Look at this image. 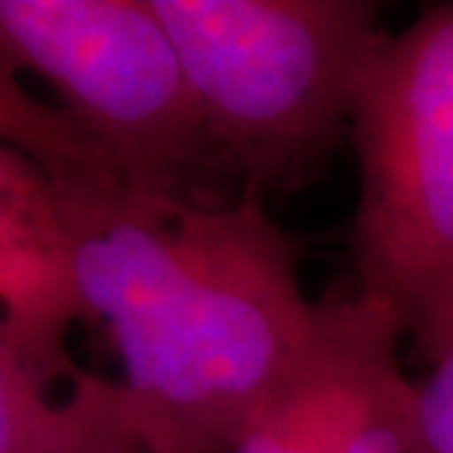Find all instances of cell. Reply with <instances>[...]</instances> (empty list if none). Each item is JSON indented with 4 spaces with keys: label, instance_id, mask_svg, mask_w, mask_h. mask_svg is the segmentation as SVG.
Segmentation results:
<instances>
[{
    "label": "cell",
    "instance_id": "cell-1",
    "mask_svg": "<svg viewBox=\"0 0 453 453\" xmlns=\"http://www.w3.org/2000/svg\"><path fill=\"white\" fill-rule=\"evenodd\" d=\"M86 321L110 327L148 453H233L319 324L259 197L192 203L121 177L53 180Z\"/></svg>",
    "mask_w": 453,
    "mask_h": 453
},
{
    "label": "cell",
    "instance_id": "cell-2",
    "mask_svg": "<svg viewBox=\"0 0 453 453\" xmlns=\"http://www.w3.org/2000/svg\"><path fill=\"white\" fill-rule=\"evenodd\" d=\"M242 195L303 188L350 130L380 35L368 0H148Z\"/></svg>",
    "mask_w": 453,
    "mask_h": 453
},
{
    "label": "cell",
    "instance_id": "cell-3",
    "mask_svg": "<svg viewBox=\"0 0 453 453\" xmlns=\"http://www.w3.org/2000/svg\"><path fill=\"white\" fill-rule=\"evenodd\" d=\"M357 295L383 303L424 362L453 342V0L371 44L350 106Z\"/></svg>",
    "mask_w": 453,
    "mask_h": 453
},
{
    "label": "cell",
    "instance_id": "cell-4",
    "mask_svg": "<svg viewBox=\"0 0 453 453\" xmlns=\"http://www.w3.org/2000/svg\"><path fill=\"white\" fill-rule=\"evenodd\" d=\"M0 57L48 80L135 192L224 203L219 180L233 174L148 0H0Z\"/></svg>",
    "mask_w": 453,
    "mask_h": 453
},
{
    "label": "cell",
    "instance_id": "cell-5",
    "mask_svg": "<svg viewBox=\"0 0 453 453\" xmlns=\"http://www.w3.org/2000/svg\"><path fill=\"white\" fill-rule=\"evenodd\" d=\"M392 310L353 292L319 303L303 359L233 453H415V383Z\"/></svg>",
    "mask_w": 453,
    "mask_h": 453
},
{
    "label": "cell",
    "instance_id": "cell-6",
    "mask_svg": "<svg viewBox=\"0 0 453 453\" xmlns=\"http://www.w3.org/2000/svg\"><path fill=\"white\" fill-rule=\"evenodd\" d=\"M86 321L57 188L39 162L0 144V333L50 383L83 368L68 357V330Z\"/></svg>",
    "mask_w": 453,
    "mask_h": 453
},
{
    "label": "cell",
    "instance_id": "cell-7",
    "mask_svg": "<svg viewBox=\"0 0 453 453\" xmlns=\"http://www.w3.org/2000/svg\"><path fill=\"white\" fill-rule=\"evenodd\" d=\"M0 333V453H148L121 383L83 371L71 397Z\"/></svg>",
    "mask_w": 453,
    "mask_h": 453
},
{
    "label": "cell",
    "instance_id": "cell-8",
    "mask_svg": "<svg viewBox=\"0 0 453 453\" xmlns=\"http://www.w3.org/2000/svg\"><path fill=\"white\" fill-rule=\"evenodd\" d=\"M0 144H9L39 162L50 180H77L115 171L59 106L39 101L21 83L18 71L4 57H0Z\"/></svg>",
    "mask_w": 453,
    "mask_h": 453
},
{
    "label": "cell",
    "instance_id": "cell-9",
    "mask_svg": "<svg viewBox=\"0 0 453 453\" xmlns=\"http://www.w3.org/2000/svg\"><path fill=\"white\" fill-rule=\"evenodd\" d=\"M415 383V453H453V342Z\"/></svg>",
    "mask_w": 453,
    "mask_h": 453
}]
</instances>
